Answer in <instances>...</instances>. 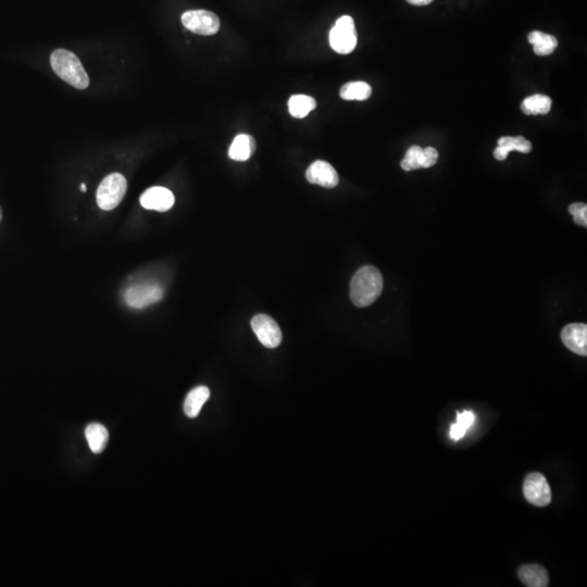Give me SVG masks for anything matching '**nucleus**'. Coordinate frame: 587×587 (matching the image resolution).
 I'll use <instances>...</instances> for the list:
<instances>
[{"label":"nucleus","instance_id":"obj_1","mask_svg":"<svg viewBox=\"0 0 587 587\" xmlns=\"http://www.w3.org/2000/svg\"><path fill=\"white\" fill-rule=\"evenodd\" d=\"M382 290L383 276L380 270L376 267H362L351 280V302L356 307H368L380 297Z\"/></svg>","mask_w":587,"mask_h":587},{"label":"nucleus","instance_id":"obj_2","mask_svg":"<svg viewBox=\"0 0 587 587\" xmlns=\"http://www.w3.org/2000/svg\"><path fill=\"white\" fill-rule=\"evenodd\" d=\"M52 70L66 83L78 88L86 90L90 85V78L76 55L66 49H57L50 56Z\"/></svg>","mask_w":587,"mask_h":587},{"label":"nucleus","instance_id":"obj_3","mask_svg":"<svg viewBox=\"0 0 587 587\" xmlns=\"http://www.w3.org/2000/svg\"><path fill=\"white\" fill-rule=\"evenodd\" d=\"M127 178L121 174H111L104 178L97 190V205L105 211L113 210L120 205L127 194Z\"/></svg>","mask_w":587,"mask_h":587},{"label":"nucleus","instance_id":"obj_4","mask_svg":"<svg viewBox=\"0 0 587 587\" xmlns=\"http://www.w3.org/2000/svg\"><path fill=\"white\" fill-rule=\"evenodd\" d=\"M329 39L334 52L351 54L357 46L356 27L353 17L349 15L339 17L330 32Z\"/></svg>","mask_w":587,"mask_h":587},{"label":"nucleus","instance_id":"obj_5","mask_svg":"<svg viewBox=\"0 0 587 587\" xmlns=\"http://www.w3.org/2000/svg\"><path fill=\"white\" fill-rule=\"evenodd\" d=\"M182 23L190 32L196 34H217L220 29V20L215 13L208 10H190L182 15Z\"/></svg>","mask_w":587,"mask_h":587},{"label":"nucleus","instance_id":"obj_6","mask_svg":"<svg viewBox=\"0 0 587 587\" xmlns=\"http://www.w3.org/2000/svg\"><path fill=\"white\" fill-rule=\"evenodd\" d=\"M164 297V290L158 284L145 283L131 286L125 292V299L127 306L135 309H143L156 304Z\"/></svg>","mask_w":587,"mask_h":587},{"label":"nucleus","instance_id":"obj_7","mask_svg":"<svg viewBox=\"0 0 587 587\" xmlns=\"http://www.w3.org/2000/svg\"><path fill=\"white\" fill-rule=\"evenodd\" d=\"M523 494L525 500L536 507H546L551 502V488L542 473H531L526 476Z\"/></svg>","mask_w":587,"mask_h":587},{"label":"nucleus","instance_id":"obj_8","mask_svg":"<svg viewBox=\"0 0 587 587\" xmlns=\"http://www.w3.org/2000/svg\"><path fill=\"white\" fill-rule=\"evenodd\" d=\"M251 327L259 341L267 348H276L282 343V331L270 316L263 313L255 316L251 320Z\"/></svg>","mask_w":587,"mask_h":587},{"label":"nucleus","instance_id":"obj_9","mask_svg":"<svg viewBox=\"0 0 587 587\" xmlns=\"http://www.w3.org/2000/svg\"><path fill=\"white\" fill-rule=\"evenodd\" d=\"M139 201L145 209L164 212L174 207L176 198L174 193L168 188L155 186L145 190L139 198Z\"/></svg>","mask_w":587,"mask_h":587},{"label":"nucleus","instance_id":"obj_10","mask_svg":"<svg viewBox=\"0 0 587 587\" xmlns=\"http://www.w3.org/2000/svg\"><path fill=\"white\" fill-rule=\"evenodd\" d=\"M308 182L325 188H337L339 182V174L333 166L327 161L317 160L308 168L306 172Z\"/></svg>","mask_w":587,"mask_h":587},{"label":"nucleus","instance_id":"obj_11","mask_svg":"<svg viewBox=\"0 0 587 587\" xmlns=\"http://www.w3.org/2000/svg\"><path fill=\"white\" fill-rule=\"evenodd\" d=\"M561 339L567 348L579 356H587V325L571 323L563 327Z\"/></svg>","mask_w":587,"mask_h":587},{"label":"nucleus","instance_id":"obj_12","mask_svg":"<svg viewBox=\"0 0 587 587\" xmlns=\"http://www.w3.org/2000/svg\"><path fill=\"white\" fill-rule=\"evenodd\" d=\"M517 150L522 154H529L532 150L531 141L522 136H504L498 141V147L494 150V157L502 161L507 158L510 151Z\"/></svg>","mask_w":587,"mask_h":587},{"label":"nucleus","instance_id":"obj_13","mask_svg":"<svg viewBox=\"0 0 587 587\" xmlns=\"http://www.w3.org/2000/svg\"><path fill=\"white\" fill-rule=\"evenodd\" d=\"M519 579L525 586L547 587L549 585V573L539 565H525L520 568Z\"/></svg>","mask_w":587,"mask_h":587},{"label":"nucleus","instance_id":"obj_14","mask_svg":"<svg viewBox=\"0 0 587 587\" xmlns=\"http://www.w3.org/2000/svg\"><path fill=\"white\" fill-rule=\"evenodd\" d=\"M256 150V141L247 134H239L235 137L229 149V157L232 160L247 161Z\"/></svg>","mask_w":587,"mask_h":587},{"label":"nucleus","instance_id":"obj_15","mask_svg":"<svg viewBox=\"0 0 587 587\" xmlns=\"http://www.w3.org/2000/svg\"><path fill=\"white\" fill-rule=\"evenodd\" d=\"M210 397L209 388L206 386H198L188 392L184 402V412L188 418H196L199 414L202 406L207 402Z\"/></svg>","mask_w":587,"mask_h":587},{"label":"nucleus","instance_id":"obj_16","mask_svg":"<svg viewBox=\"0 0 587 587\" xmlns=\"http://www.w3.org/2000/svg\"><path fill=\"white\" fill-rule=\"evenodd\" d=\"M85 437L90 448L94 453H101L107 447L109 433L104 425L98 423L90 424L85 430Z\"/></svg>","mask_w":587,"mask_h":587},{"label":"nucleus","instance_id":"obj_17","mask_svg":"<svg viewBox=\"0 0 587 587\" xmlns=\"http://www.w3.org/2000/svg\"><path fill=\"white\" fill-rule=\"evenodd\" d=\"M528 39L532 45H534V52L537 56H549L558 46V41L555 36L539 32V31H533L530 33Z\"/></svg>","mask_w":587,"mask_h":587},{"label":"nucleus","instance_id":"obj_18","mask_svg":"<svg viewBox=\"0 0 587 587\" xmlns=\"http://www.w3.org/2000/svg\"><path fill=\"white\" fill-rule=\"evenodd\" d=\"M551 103L553 101L549 96L536 94L523 100L522 113L528 115H546L551 111Z\"/></svg>","mask_w":587,"mask_h":587},{"label":"nucleus","instance_id":"obj_19","mask_svg":"<svg viewBox=\"0 0 587 587\" xmlns=\"http://www.w3.org/2000/svg\"><path fill=\"white\" fill-rule=\"evenodd\" d=\"M317 107L315 98L307 95H294L288 100L290 115L297 119L307 117Z\"/></svg>","mask_w":587,"mask_h":587},{"label":"nucleus","instance_id":"obj_20","mask_svg":"<svg viewBox=\"0 0 587 587\" xmlns=\"http://www.w3.org/2000/svg\"><path fill=\"white\" fill-rule=\"evenodd\" d=\"M344 100H366L372 95V88L366 82H349L341 88Z\"/></svg>","mask_w":587,"mask_h":587},{"label":"nucleus","instance_id":"obj_21","mask_svg":"<svg viewBox=\"0 0 587 587\" xmlns=\"http://www.w3.org/2000/svg\"><path fill=\"white\" fill-rule=\"evenodd\" d=\"M475 421V414L473 411L465 410L463 412H457V422L451 424V437L455 441L465 437V433L472 427Z\"/></svg>","mask_w":587,"mask_h":587},{"label":"nucleus","instance_id":"obj_22","mask_svg":"<svg viewBox=\"0 0 587 587\" xmlns=\"http://www.w3.org/2000/svg\"><path fill=\"white\" fill-rule=\"evenodd\" d=\"M402 168L404 171L418 170L423 168V148L420 146H411L402 159Z\"/></svg>","mask_w":587,"mask_h":587},{"label":"nucleus","instance_id":"obj_23","mask_svg":"<svg viewBox=\"0 0 587 587\" xmlns=\"http://www.w3.org/2000/svg\"><path fill=\"white\" fill-rule=\"evenodd\" d=\"M569 212H570L571 215H573V220H574L577 225H580V227H587L586 204H582V202L572 204V205L569 207Z\"/></svg>","mask_w":587,"mask_h":587},{"label":"nucleus","instance_id":"obj_24","mask_svg":"<svg viewBox=\"0 0 587 587\" xmlns=\"http://www.w3.org/2000/svg\"><path fill=\"white\" fill-rule=\"evenodd\" d=\"M439 160V151L433 147L423 149V168H431Z\"/></svg>","mask_w":587,"mask_h":587},{"label":"nucleus","instance_id":"obj_25","mask_svg":"<svg viewBox=\"0 0 587 587\" xmlns=\"http://www.w3.org/2000/svg\"><path fill=\"white\" fill-rule=\"evenodd\" d=\"M410 5L413 6H427L433 1V0H407Z\"/></svg>","mask_w":587,"mask_h":587},{"label":"nucleus","instance_id":"obj_26","mask_svg":"<svg viewBox=\"0 0 587 587\" xmlns=\"http://www.w3.org/2000/svg\"><path fill=\"white\" fill-rule=\"evenodd\" d=\"M80 190H82V192H84V193H85V192H86L85 184H80Z\"/></svg>","mask_w":587,"mask_h":587},{"label":"nucleus","instance_id":"obj_27","mask_svg":"<svg viewBox=\"0 0 587 587\" xmlns=\"http://www.w3.org/2000/svg\"><path fill=\"white\" fill-rule=\"evenodd\" d=\"M1 219H3V212H1V209H0V222H1Z\"/></svg>","mask_w":587,"mask_h":587}]
</instances>
